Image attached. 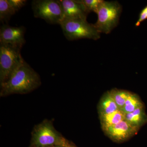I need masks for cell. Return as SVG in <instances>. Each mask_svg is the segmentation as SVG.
I'll list each match as a JSON object with an SVG mask.
<instances>
[{"label":"cell","mask_w":147,"mask_h":147,"mask_svg":"<svg viewBox=\"0 0 147 147\" xmlns=\"http://www.w3.org/2000/svg\"><path fill=\"white\" fill-rule=\"evenodd\" d=\"M63 34L68 40H76L83 38L97 40L100 34L94 24L88 23L87 19H64L59 24Z\"/></svg>","instance_id":"obj_2"},{"label":"cell","mask_w":147,"mask_h":147,"mask_svg":"<svg viewBox=\"0 0 147 147\" xmlns=\"http://www.w3.org/2000/svg\"><path fill=\"white\" fill-rule=\"evenodd\" d=\"M86 7L87 11L96 13L99 6L102 3V0H79Z\"/></svg>","instance_id":"obj_16"},{"label":"cell","mask_w":147,"mask_h":147,"mask_svg":"<svg viewBox=\"0 0 147 147\" xmlns=\"http://www.w3.org/2000/svg\"><path fill=\"white\" fill-rule=\"evenodd\" d=\"M143 107L139 96L135 94L131 93L127 99L125 104L120 110L124 114L131 113L137 108Z\"/></svg>","instance_id":"obj_13"},{"label":"cell","mask_w":147,"mask_h":147,"mask_svg":"<svg viewBox=\"0 0 147 147\" xmlns=\"http://www.w3.org/2000/svg\"><path fill=\"white\" fill-rule=\"evenodd\" d=\"M59 1L62 9L63 20L76 18L87 19L88 12L79 0Z\"/></svg>","instance_id":"obj_8"},{"label":"cell","mask_w":147,"mask_h":147,"mask_svg":"<svg viewBox=\"0 0 147 147\" xmlns=\"http://www.w3.org/2000/svg\"></svg>","instance_id":"obj_21"},{"label":"cell","mask_w":147,"mask_h":147,"mask_svg":"<svg viewBox=\"0 0 147 147\" xmlns=\"http://www.w3.org/2000/svg\"><path fill=\"white\" fill-rule=\"evenodd\" d=\"M24 27H12L4 24L0 29V44L22 48L26 43Z\"/></svg>","instance_id":"obj_7"},{"label":"cell","mask_w":147,"mask_h":147,"mask_svg":"<svg viewBox=\"0 0 147 147\" xmlns=\"http://www.w3.org/2000/svg\"><path fill=\"white\" fill-rule=\"evenodd\" d=\"M118 110H119L118 107L110 92H107L102 96L99 102L98 110L100 115H108Z\"/></svg>","instance_id":"obj_10"},{"label":"cell","mask_w":147,"mask_h":147,"mask_svg":"<svg viewBox=\"0 0 147 147\" xmlns=\"http://www.w3.org/2000/svg\"><path fill=\"white\" fill-rule=\"evenodd\" d=\"M147 19V5L139 13L138 20L135 24V26L139 27L142 22Z\"/></svg>","instance_id":"obj_18"},{"label":"cell","mask_w":147,"mask_h":147,"mask_svg":"<svg viewBox=\"0 0 147 147\" xmlns=\"http://www.w3.org/2000/svg\"><path fill=\"white\" fill-rule=\"evenodd\" d=\"M21 48L7 44H0V84L5 83L11 74L24 60Z\"/></svg>","instance_id":"obj_5"},{"label":"cell","mask_w":147,"mask_h":147,"mask_svg":"<svg viewBox=\"0 0 147 147\" xmlns=\"http://www.w3.org/2000/svg\"><path fill=\"white\" fill-rule=\"evenodd\" d=\"M106 134L113 140L120 142L128 139L136 133L138 128L125 120L112 126L103 128Z\"/></svg>","instance_id":"obj_9"},{"label":"cell","mask_w":147,"mask_h":147,"mask_svg":"<svg viewBox=\"0 0 147 147\" xmlns=\"http://www.w3.org/2000/svg\"><path fill=\"white\" fill-rule=\"evenodd\" d=\"M102 128L115 125L125 120V114L120 110L106 115H100Z\"/></svg>","instance_id":"obj_12"},{"label":"cell","mask_w":147,"mask_h":147,"mask_svg":"<svg viewBox=\"0 0 147 147\" xmlns=\"http://www.w3.org/2000/svg\"><path fill=\"white\" fill-rule=\"evenodd\" d=\"M32 144L35 147L70 146L67 141L55 130L51 123L47 121L40 124L35 129L33 133Z\"/></svg>","instance_id":"obj_4"},{"label":"cell","mask_w":147,"mask_h":147,"mask_svg":"<svg viewBox=\"0 0 147 147\" xmlns=\"http://www.w3.org/2000/svg\"><path fill=\"white\" fill-rule=\"evenodd\" d=\"M40 84L38 74L24 60L7 81L1 86V96L27 93L37 88Z\"/></svg>","instance_id":"obj_1"},{"label":"cell","mask_w":147,"mask_h":147,"mask_svg":"<svg viewBox=\"0 0 147 147\" xmlns=\"http://www.w3.org/2000/svg\"><path fill=\"white\" fill-rule=\"evenodd\" d=\"M9 4L16 12L26 5L27 1L26 0H7Z\"/></svg>","instance_id":"obj_17"},{"label":"cell","mask_w":147,"mask_h":147,"mask_svg":"<svg viewBox=\"0 0 147 147\" xmlns=\"http://www.w3.org/2000/svg\"><path fill=\"white\" fill-rule=\"evenodd\" d=\"M53 147H61V146H53Z\"/></svg>","instance_id":"obj_19"},{"label":"cell","mask_w":147,"mask_h":147,"mask_svg":"<svg viewBox=\"0 0 147 147\" xmlns=\"http://www.w3.org/2000/svg\"><path fill=\"white\" fill-rule=\"evenodd\" d=\"M16 11L9 4L7 0H0V21L2 23L9 21Z\"/></svg>","instance_id":"obj_14"},{"label":"cell","mask_w":147,"mask_h":147,"mask_svg":"<svg viewBox=\"0 0 147 147\" xmlns=\"http://www.w3.org/2000/svg\"><path fill=\"white\" fill-rule=\"evenodd\" d=\"M146 118L143 107L137 108L131 113L125 114V120L137 128L144 123Z\"/></svg>","instance_id":"obj_11"},{"label":"cell","mask_w":147,"mask_h":147,"mask_svg":"<svg viewBox=\"0 0 147 147\" xmlns=\"http://www.w3.org/2000/svg\"><path fill=\"white\" fill-rule=\"evenodd\" d=\"M122 8L117 1H103L96 14L98 19L94 26L100 33L108 34L119 24Z\"/></svg>","instance_id":"obj_3"},{"label":"cell","mask_w":147,"mask_h":147,"mask_svg":"<svg viewBox=\"0 0 147 147\" xmlns=\"http://www.w3.org/2000/svg\"><path fill=\"white\" fill-rule=\"evenodd\" d=\"M110 92L119 110L123 107L127 99L131 93L127 91L117 89L112 90Z\"/></svg>","instance_id":"obj_15"},{"label":"cell","mask_w":147,"mask_h":147,"mask_svg":"<svg viewBox=\"0 0 147 147\" xmlns=\"http://www.w3.org/2000/svg\"><path fill=\"white\" fill-rule=\"evenodd\" d=\"M32 7L35 18L43 19L48 24L59 25L63 20L62 9L59 0H34Z\"/></svg>","instance_id":"obj_6"},{"label":"cell","mask_w":147,"mask_h":147,"mask_svg":"<svg viewBox=\"0 0 147 147\" xmlns=\"http://www.w3.org/2000/svg\"><path fill=\"white\" fill-rule=\"evenodd\" d=\"M69 147H74L72 146H69Z\"/></svg>","instance_id":"obj_20"}]
</instances>
